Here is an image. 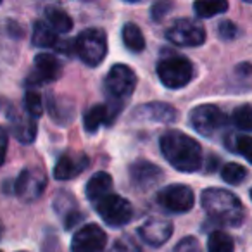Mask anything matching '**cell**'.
Masks as SVG:
<instances>
[{
  "label": "cell",
  "instance_id": "cell-1",
  "mask_svg": "<svg viewBox=\"0 0 252 252\" xmlns=\"http://www.w3.org/2000/svg\"><path fill=\"white\" fill-rule=\"evenodd\" d=\"M166 161L183 173H193L202 168V147L195 138L183 131L169 130L159 140Z\"/></svg>",
  "mask_w": 252,
  "mask_h": 252
},
{
  "label": "cell",
  "instance_id": "cell-9",
  "mask_svg": "<svg viewBox=\"0 0 252 252\" xmlns=\"http://www.w3.org/2000/svg\"><path fill=\"white\" fill-rule=\"evenodd\" d=\"M166 38L180 47H199L206 42V30L193 19H176L166 30Z\"/></svg>",
  "mask_w": 252,
  "mask_h": 252
},
{
  "label": "cell",
  "instance_id": "cell-14",
  "mask_svg": "<svg viewBox=\"0 0 252 252\" xmlns=\"http://www.w3.org/2000/svg\"><path fill=\"white\" fill-rule=\"evenodd\" d=\"M178 114L176 109L164 102H151L135 109L133 119L137 121H152V123H173L176 121Z\"/></svg>",
  "mask_w": 252,
  "mask_h": 252
},
{
  "label": "cell",
  "instance_id": "cell-36",
  "mask_svg": "<svg viewBox=\"0 0 252 252\" xmlns=\"http://www.w3.org/2000/svg\"><path fill=\"white\" fill-rule=\"evenodd\" d=\"M251 199H252V190H251Z\"/></svg>",
  "mask_w": 252,
  "mask_h": 252
},
{
  "label": "cell",
  "instance_id": "cell-10",
  "mask_svg": "<svg viewBox=\"0 0 252 252\" xmlns=\"http://www.w3.org/2000/svg\"><path fill=\"white\" fill-rule=\"evenodd\" d=\"M47 187L45 173L38 168H26L14 183V193L23 202H33L43 193Z\"/></svg>",
  "mask_w": 252,
  "mask_h": 252
},
{
  "label": "cell",
  "instance_id": "cell-25",
  "mask_svg": "<svg viewBox=\"0 0 252 252\" xmlns=\"http://www.w3.org/2000/svg\"><path fill=\"white\" fill-rule=\"evenodd\" d=\"M228 9V2L224 0H202L193 4V11L199 18H213L216 14H221Z\"/></svg>",
  "mask_w": 252,
  "mask_h": 252
},
{
  "label": "cell",
  "instance_id": "cell-37",
  "mask_svg": "<svg viewBox=\"0 0 252 252\" xmlns=\"http://www.w3.org/2000/svg\"><path fill=\"white\" fill-rule=\"evenodd\" d=\"M0 252H2V251H0Z\"/></svg>",
  "mask_w": 252,
  "mask_h": 252
},
{
  "label": "cell",
  "instance_id": "cell-33",
  "mask_svg": "<svg viewBox=\"0 0 252 252\" xmlns=\"http://www.w3.org/2000/svg\"><path fill=\"white\" fill-rule=\"evenodd\" d=\"M7 145H9V135H7V131L0 126V166L4 164L5 156H7Z\"/></svg>",
  "mask_w": 252,
  "mask_h": 252
},
{
  "label": "cell",
  "instance_id": "cell-30",
  "mask_svg": "<svg viewBox=\"0 0 252 252\" xmlns=\"http://www.w3.org/2000/svg\"><path fill=\"white\" fill-rule=\"evenodd\" d=\"M237 33H238L237 26L231 21H221L220 26H218V36H220L221 40H224V42L233 40L235 36H237Z\"/></svg>",
  "mask_w": 252,
  "mask_h": 252
},
{
  "label": "cell",
  "instance_id": "cell-19",
  "mask_svg": "<svg viewBox=\"0 0 252 252\" xmlns=\"http://www.w3.org/2000/svg\"><path fill=\"white\" fill-rule=\"evenodd\" d=\"M112 190V178L109 173L105 171H98L88 180L87 183V199L92 200V202H98L100 199H104L105 195H109Z\"/></svg>",
  "mask_w": 252,
  "mask_h": 252
},
{
  "label": "cell",
  "instance_id": "cell-23",
  "mask_svg": "<svg viewBox=\"0 0 252 252\" xmlns=\"http://www.w3.org/2000/svg\"><path fill=\"white\" fill-rule=\"evenodd\" d=\"M47 107L50 111V116H52L56 121L59 123H69L73 119V114H74V109L73 105L69 104L67 100H61V98H56L49 97V102H47Z\"/></svg>",
  "mask_w": 252,
  "mask_h": 252
},
{
  "label": "cell",
  "instance_id": "cell-7",
  "mask_svg": "<svg viewBox=\"0 0 252 252\" xmlns=\"http://www.w3.org/2000/svg\"><path fill=\"white\" fill-rule=\"evenodd\" d=\"M137 87V74L126 64H116L105 76V90L112 100L121 102L125 97L133 94Z\"/></svg>",
  "mask_w": 252,
  "mask_h": 252
},
{
  "label": "cell",
  "instance_id": "cell-11",
  "mask_svg": "<svg viewBox=\"0 0 252 252\" xmlns=\"http://www.w3.org/2000/svg\"><path fill=\"white\" fill-rule=\"evenodd\" d=\"M107 244V235L98 224H85L71 240V252H102Z\"/></svg>",
  "mask_w": 252,
  "mask_h": 252
},
{
  "label": "cell",
  "instance_id": "cell-24",
  "mask_svg": "<svg viewBox=\"0 0 252 252\" xmlns=\"http://www.w3.org/2000/svg\"><path fill=\"white\" fill-rule=\"evenodd\" d=\"M233 238L224 231H213L207 238V252H233Z\"/></svg>",
  "mask_w": 252,
  "mask_h": 252
},
{
  "label": "cell",
  "instance_id": "cell-21",
  "mask_svg": "<svg viewBox=\"0 0 252 252\" xmlns=\"http://www.w3.org/2000/svg\"><path fill=\"white\" fill-rule=\"evenodd\" d=\"M85 131L88 133H95L102 125H109V111L105 104H97L94 107H90L85 112L83 118Z\"/></svg>",
  "mask_w": 252,
  "mask_h": 252
},
{
  "label": "cell",
  "instance_id": "cell-6",
  "mask_svg": "<svg viewBox=\"0 0 252 252\" xmlns=\"http://www.w3.org/2000/svg\"><path fill=\"white\" fill-rule=\"evenodd\" d=\"M190 125L197 133L204 137H214L220 133L226 125V116L223 114L218 105L213 104H202L197 105L190 112Z\"/></svg>",
  "mask_w": 252,
  "mask_h": 252
},
{
  "label": "cell",
  "instance_id": "cell-18",
  "mask_svg": "<svg viewBox=\"0 0 252 252\" xmlns=\"http://www.w3.org/2000/svg\"><path fill=\"white\" fill-rule=\"evenodd\" d=\"M9 121H11V130L12 135L18 138L21 144H32L36 137V121L30 118L28 114L21 116L11 112L9 114Z\"/></svg>",
  "mask_w": 252,
  "mask_h": 252
},
{
  "label": "cell",
  "instance_id": "cell-2",
  "mask_svg": "<svg viewBox=\"0 0 252 252\" xmlns=\"http://www.w3.org/2000/svg\"><path fill=\"white\" fill-rule=\"evenodd\" d=\"M202 207L213 221L226 226H238L245 218L242 202L224 189H207L202 193Z\"/></svg>",
  "mask_w": 252,
  "mask_h": 252
},
{
  "label": "cell",
  "instance_id": "cell-16",
  "mask_svg": "<svg viewBox=\"0 0 252 252\" xmlns=\"http://www.w3.org/2000/svg\"><path fill=\"white\" fill-rule=\"evenodd\" d=\"M33 45L40 49H56L59 52H69V40L59 38V35L43 21H36L33 25Z\"/></svg>",
  "mask_w": 252,
  "mask_h": 252
},
{
  "label": "cell",
  "instance_id": "cell-4",
  "mask_svg": "<svg viewBox=\"0 0 252 252\" xmlns=\"http://www.w3.org/2000/svg\"><path fill=\"white\" fill-rule=\"evenodd\" d=\"M158 76L161 83L168 88H183L192 81L193 78V66L187 57L173 54L158 64Z\"/></svg>",
  "mask_w": 252,
  "mask_h": 252
},
{
  "label": "cell",
  "instance_id": "cell-8",
  "mask_svg": "<svg viewBox=\"0 0 252 252\" xmlns=\"http://www.w3.org/2000/svg\"><path fill=\"white\" fill-rule=\"evenodd\" d=\"M156 200L168 213L183 214L189 213L193 207L195 195H193V190L187 185H169L164 187L162 190H159Z\"/></svg>",
  "mask_w": 252,
  "mask_h": 252
},
{
  "label": "cell",
  "instance_id": "cell-13",
  "mask_svg": "<svg viewBox=\"0 0 252 252\" xmlns=\"http://www.w3.org/2000/svg\"><path fill=\"white\" fill-rule=\"evenodd\" d=\"M63 73V64L52 54H38L35 57V71L30 76V81L35 85H42L47 81H56Z\"/></svg>",
  "mask_w": 252,
  "mask_h": 252
},
{
  "label": "cell",
  "instance_id": "cell-32",
  "mask_svg": "<svg viewBox=\"0 0 252 252\" xmlns=\"http://www.w3.org/2000/svg\"><path fill=\"white\" fill-rule=\"evenodd\" d=\"M171 9L173 4H169V2H158V4L152 5V19L154 21H161Z\"/></svg>",
  "mask_w": 252,
  "mask_h": 252
},
{
  "label": "cell",
  "instance_id": "cell-27",
  "mask_svg": "<svg viewBox=\"0 0 252 252\" xmlns=\"http://www.w3.org/2000/svg\"><path fill=\"white\" fill-rule=\"evenodd\" d=\"M231 121L237 128L244 131H252V105L244 104L240 107L235 109L233 116H231Z\"/></svg>",
  "mask_w": 252,
  "mask_h": 252
},
{
  "label": "cell",
  "instance_id": "cell-35",
  "mask_svg": "<svg viewBox=\"0 0 252 252\" xmlns=\"http://www.w3.org/2000/svg\"><path fill=\"white\" fill-rule=\"evenodd\" d=\"M2 231H4V226H2V224H0V238H2Z\"/></svg>",
  "mask_w": 252,
  "mask_h": 252
},
{
  "label": "cell",
  "instance_id": "cell-26",
  "mask_svg": "<svg viewBox=\"0 0 252 252\" xmlns=\"http://www.w3.org/2000/svg\"><path fill=\"white\" fill-rule=\"evenodd\" d=\"M247 176V169L237 162H228L221 168V178L230 185H240Z\"/></svg>",
  "mask_w": 252,
  "mask_h": 252
},
{
  "label": "cell",
  "instance_id": "cell-12",
  "mask_svg": "<svg viewBox=\"0 0 252 252\" xmlns=\"http://www.w3.org/2000/svg\"><path fill=\"white\" fill-rule=\"evenodd\" d=\"M130 176L131 182L137 189L140 190H149L152 187H156L162 178L164 173L159 166L152 164L149 161H137L130 166Z\"/></svg>",
  "mask_w": 252,
  "mask_h": 252
},
{
  "label": "cell",
  "instance_id": "cell-29",
  "mask_svg": "<svg viewBox=\"0 0 252 252\" xmlns=\"http://www.w3.org/2000/svg\"><path fill=\"white\" fill-rule=\"evenodd\" d=\"M235 149H237L238 154H242L252 164V137H249V135H242V137H237V144H235Z\"/></svg>",
  "mask_w": 252,
  "mask_h": 252
},
{
  "label": "cell",
  "instance_id": "cell-15",
  "mask_svg": "<svg viewBox=\"0 0 252 252\" xmlns=\"http://www.w3.org/2000/svg\"><path fill=\"white\" fill-rule=\"evenodd\" d=\"M138 233L144 238L145 244L159 247L169 240L173 233V223L166 220H149L138 228Z\"/></svg>",
  "mask_w": 252,
  "mask_h": 252
},
{
  "label": "cell",
  "instance_id": "cell-3",
  "mask_svg": "<svg viewBox=\"0 0 252 252\" xmlns=\"http://www.w3.org/2000/svg\"><path fill=\"white\" fill-rule=\"evenodd\" d=\"M74 50L85 64L95 67L105 59L107 54V35L98 28H88L74 40Z\"/></svg>",
  "mask_w": 252,
  "mask_h": 252
},
{
  "label": "cell",
  "instance_id": "cell-22",
  "mask_svg": "<svg viewBox=\"0 0 252 252\" xmlns=\"http://www.w3.org/2000/svg\"><path fill=\"white\" fill-rule=\"evenodd\" d=\"M121 36H123V42H125L126 49L131 50V52H142L145 49V36L142 33V30L138 28L135 23H126L123 26V32H121Z\"/></svg>",
  "mask_w": 252,
  "mask_h": 252
},
{
  "label": "cell",
  "instance_id": "cell-28",
  "mask_svg": "<svg viewBox=\"0 0 252 252\" xmlns=\"http://www.w3.org/2000/svg\"><path fill=\"white\" fill-rule=\"evenodd\" d=\"M25 109H26V114L30 118L36 119L43 114V104H42V97H40L38 92L35 90H28L25 95Z\"/></svg>",
  "mask_w": 252,
  "mask_h": 252
},
{
  "label": "cell",
  "instance_id": "cell-34",
  "mask_svg": "<svg viewBox=\"0 0 252 252\" xmlns=\"http://www.w3.org/2000/svg\"><path fill=\"white\" fill-rule=\"evenodd\" d=\"M238 73L252 74V66H251V64H240V66H238Z\"/></svg>",
  "mask_w": 252,
  "mask_h": 252
},
{
  "label": "cell",
  "instance_id": "cell-31",
  "mask_svg": "<svg viewBox=\"0 0 252 252\" xmlns=\"http://www.w3.org/2000/svg\"><path fill=\"white\" fill-rule=\"evenodd\" d=\"M173 252H200L199 240H197L195 237L183 238V240H180L178 244H176V247Z\"/></svg>",
  "mask_w": 252,
  "mask_h": 252
},
{
  "label": "cell",
  "instance_id": "cell-17",
  "mask_svg": "<svg viewBox=\"0 0 252 252\" xmlns=\"http://www.w3.org/2000/svg\"><path fill=\"white\" fill-rule=\"evenodd\" d=\"M88 166V158L85 154H64L59 158L56 168H54V178L66 182L74 176L81 175Z\"/></svg>",
  "mask_w": 252,
  "mask_h": 252
},
{
  "label": "cell",
  "instance_id": "cell-20",
  "mask_svg": "<svg viewBox=\"0 0 252 252\" xmlns=\"http://www.w3.org/2000/svg\"><path fill=\"white\" fill-rule=\"evenodd\" d=\"M45 19H47V25L57 35L59 33H69L71 28H73V19L69 18V14L66 11H63L61 7H56V5H49L45 9Z\"/></svg>",
  "mask_w": 252,
  "mask_h": 252
},
{
  "label": "cell",
  "instance_id": "cell-5",
  "mask_svg": "<svg viewBox=\"0 0 252 252\" xmlns=\"http://www.w3.org/2000/svg\"><path fill=\"white\" fill-rule=\"evenodd\" d=\"M97 214L109 224V226H125L133 218V207L125 197L109 193L104 199L95 202Z\"/></svg>",
  "mask_w": 252,
  "mask_h": 252
}]
</instances>
